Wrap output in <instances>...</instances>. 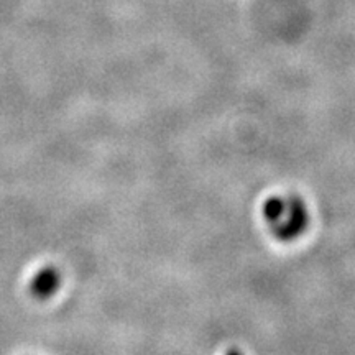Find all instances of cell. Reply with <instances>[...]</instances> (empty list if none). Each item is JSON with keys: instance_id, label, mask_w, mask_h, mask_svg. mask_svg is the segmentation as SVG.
Wrapping results in <instances>:
<instances>
[{"instance_id": "cell-1", "label": "cell", "mask_w": 355, "mask_h": 355, "mask_svg": "<svg viewBox=\"0 0 355 355\" xmlns=\"http://www.w3.org/2000/svg\"><path fill=\"white\" fill-rule=\"evenodd\" d=\"M308 207H306L303 199L293 196L286 201V212L283 219L277 225H273V232L279 241H295L308 229Z\"/></svg>"}, {"instance_id": "cell-2", "label": "cell", "mask_w": 355, "mask_h": 355, "mask_svg": "<svg viewBox=\"0 0 355 355\" xmlns=\"http://www.w3.org/2000/svg\"><path fill=\"white\" fill-rule=\"evenodd\" d=\"M60 285H61L60 272H58L55 266H46V268L40 270V272L35 275L32 285H30V290H32V295L35 298L46 300L55 295Z\"/></svg>"}, {"instance_id": "cell-3", "label": "cell", "mask_w": 355, "mask_h": 355, "mask_svg": "<svg viewBox=\"0 0 355 355\" xmlns=\"http://www.w3.org/2000/svg\"><path fill=\"white\" fill-rule=\"evenodd\" d=\"M285 212H286V201H283L282 198H270L268 201L263 204V216L265 219L270 222L272 227L283 219Z\"/></svg>"}, {"instance_id": "cell-4", "label": "cell", "mask_w": 355, "mask_h": 355, "mask_svg": "<svg viewBox=\"0 0 355 355\" xmlns=\"http://www.w3.org/2000/svg\"><path fill=\"white\" fill-rule=\"evenodd\" d=\"M225 355H243V354L239 349H229L227 352H225Z\"/></svg>"}]
</instances>
